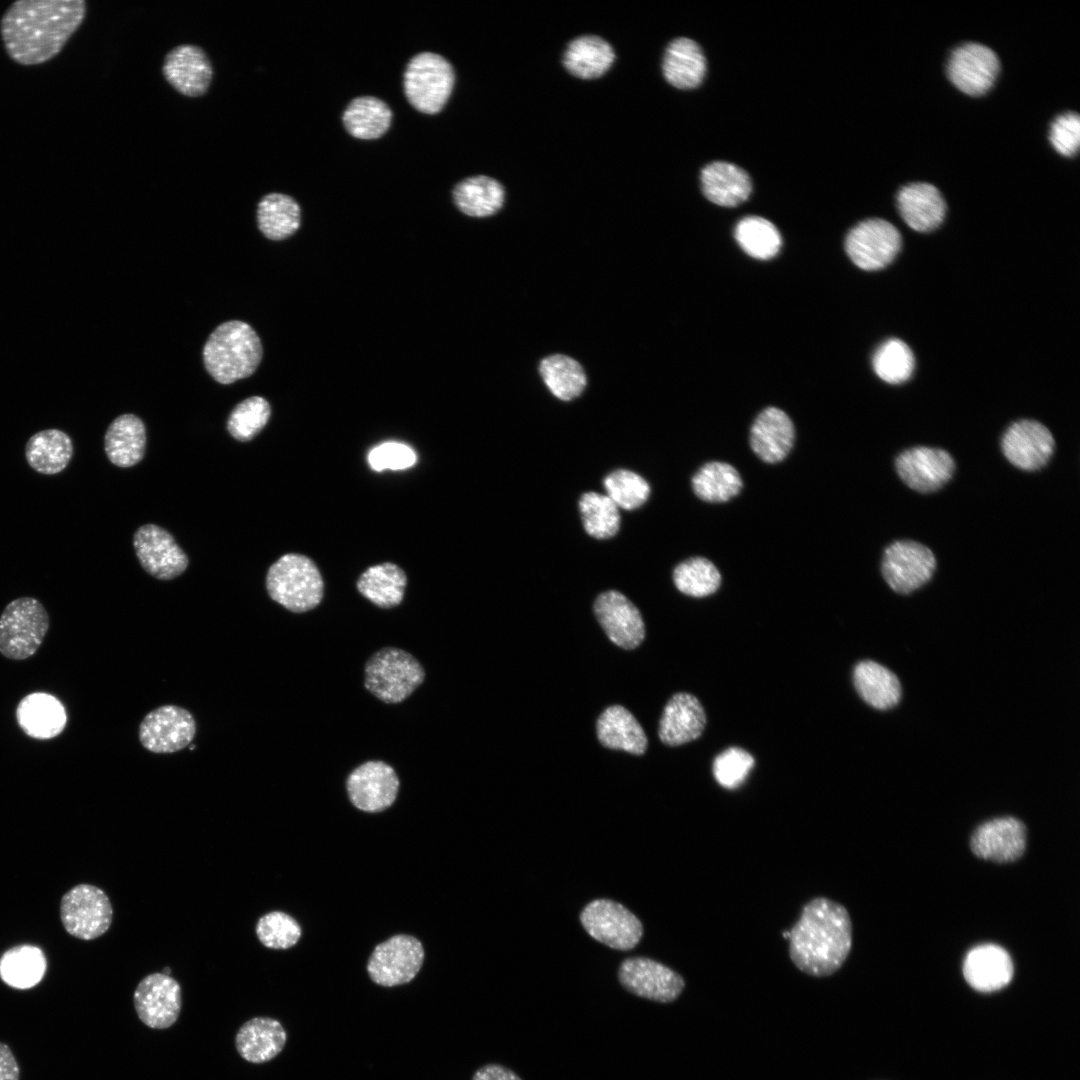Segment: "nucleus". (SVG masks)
<instances>
[{"label": "nucleus", "instance_id": "obj_1", "mask_svg": "<svg viewBox=\"0 0 1080 1080\" xmlns=\"http://www.w3.org/2000/svg\"><path fill=\"white\" fill-rule=\"evenodd\" d=\"M84 0H20L1 19L6 52L21 65H37L55 57L82 24Z\"/></svg>", "mask_w": 1080, "mask_h": 1080}, {"label": "nucleus", "instance_id": "obj_2", "mask_svg": "<svg viewBox=\"0 0 1080 1080\" xmlns=\"http://www.w3.org/2000/svg\"><path fill=\"white\" fill-rule=\"evenodd\" d=\"M788 939L790 958L799 970L811 976H829L842 966L851 950L849 912L836 901L814 898L803 907Z\"/></svg>", "mask_w": 1080, "mask_h": 1080}, {"label": "nucleus", "instance_id": "obj_3", "mask_svg": "<svg viewBox=\"0 0 1080 1080\" xmlns=\"http://www.w3.org/2000/svg\"><path fill=\"white\" fill-rule=\"evenodd\" d=\"M261 340L245 322L220 324L209 336L203 360L208 373L221 384H230L252 375L261 362Z\"/></svg>", "mask_w": 1080, "mask_h": 1080}, {"label": "nucleus", "instance_id": "obj_4", "mask_svg": "<svg viewBox=\"0 0 1080 1080\" xmlns=\"http://www.w3.org/2000/svg\"><path fill=\"white\" fill-rule=\"evenodd\" d=\"M266 589L271 599L284 608L303 613L321 602L324 585L317 566L310 558L288 553L269 568Z\"/></svg>", "mask_w": 1080, "mask_h": 1080}, {"label": "nucleus", "instance_id": "obj_5", "mask_svg": "<svg viewBox=\"0 0 1080 1080\" xmlns=\"http://www.w3.org/2000/svg\"><path fill=\"white\" fill-rule=\"evenodd\" d=\"M366 689L385 703H400L424 681L419 661L399 648L387 647L374 653L364 669Z\"/></svg>", "mask_w": 1080, "mask_h": 1080}, {"label": "nucleus", "instance_id": "obj_6", "mask_svg": "<svg viewBox=\"0 0 1080 1080\" xmlns=\"http://www.w3.org/2000/svg\"><path fill=\"white\" fill-rule=\"evenodd\" d=\"M455 83L451 63L433 52H420L408 62L403 88L408 102L419 112L436 114L446 104Z\"/></svg>", "mask_w": 1080, "mask_h": 1080}, {"label": "nucleus", "instance_id": "obj_7", "mask_svg": "<svg viewBox=\"0 0 1080 1080\" xmlns=\"http://www.w3.org/2000/svg\"><path fill=\"white\" fill-rule=\"evenodd\" d=\"M49 629L44 605L32 597L17 598L0 615V653L11 660L33 656Z\"/></svg>", "mask_w": 1080, "mask_h": 1080}, {"label": "nucleus", "instance_id": "obj_8", "mask_svg": "<svg viewBox=\"0 0 1080 1080\" xmlns=\"http://www.w3.org/2000/svg\"><path fill=\"white\" fill-rule=\"evenodd\" d=\"M60 917L65 930L81 940H93L109 929L112 904L106 893L91 884H79L61 899Z\"/></svg>", "mask_w": 1080, "mask_h": 1080}, {"label": "nucleus", "instance_id": "obj_9", "mask_svg": "<svg viewBox=\"0 0 1080 1080\" xmlns=\"http://www.w3.org/2000/svg\"><path fill=\"white\" fill-rule=\"evenodd\" d=\"M580 922L592 938L616 950H631L643 935L641 921L625 906L610 899L588 903L580 913Z\"/></svg>", "mask_w": 1080, "mask_h": 1080}, {"label": "nucleus", "instance_id": "obj_10", "mask_svg": "<svg viewBox=\"0 0 1080 1080\" xmlns=\"http://www.w3.org/2000/svg\"><path fill=\"white\" fill-rule=\"evenodd\" d=\"M936 568L933 552L912 540H899L886 547L881 571L889 587L897 593L908 594L926 584Z\"/></svg>", "mask_w": 1080, "mask_h": 1080}, {"label": "nucleus", "instance_id": "obj_11", "mask_svg": "<svg viewBox=\"0 0 1080 1080\" xmlns=\"http://www.w3.org/2000/svg\"><path fill=\"white\" fill-rule=\"evenodd\" d=\"M423 960L424 949L418 939L410 935H395L375 947L367 964V972L378 985L397 986L413 980Z\"/></svg>", "mask_w": 1080, "mask_h": 1080}, {"label": "nucleus", "instance_id": "obj_12", "mask_svg": "<svg viewBox=\"0 0 1080 1080\" xmlns=\"http://www.w3.org/2000/svg\"><path fill=\"white\" fill-rule=\"evenodd\" d=\"M901 235L890 222L871 218L858 223L846 237L845 249L852 262L863 270L887 266L901 248Z\"/></svg>", "mask_w": 1080, "mask_h": 1080}, {"label": "nucleus", "instance_id": "obj_13", "mask_svg": "<svg viewBox=\"0 0 1080 1080\" xmlns=\"http://www.w3.org/2000/svg\"><path fill=\"white\" fill-rule=\"evenodd\" d=\"M196 733L192 714L176 705L150 711L139 726L142 746L153 753H174L187 747Z\"/></svg>", "mask_w": 1080, "mask_h": 1080}, {"label": "nucleus", "instance_id": "obj_14", "mask_svg": "<svg viewBox=\"0 0 1080 1080\" xmlns=\"http://www.w3.org/2000/svg\"><path fill=\"white\" fill-rule=\"evenodd\" d=\"M618 979L630 993L661 1003L676 1000L685 986L680 974L645 957L625 959L619 967Z\"/></svg>", "mask_w": 1080, "mask_h": 1080}, {"label": "nucleus", "instance_id": "obj_15", "mask_svg": "<svg viewBox=\"0 0 1080 1080\" xmlns=\"http://www.w3.org/2000/svg\"><path fill=\"white\" fill-rule=\"evenodd\" d=\"M133 1002L139 1019L153 1029L171 1027L178 1019L182 994L180 984L170 975L152 973L137 985Z\"/></svg>", "mask_w": 1080, "mask_h": 1080}, {"label": "nucleus", "instance_id": "obj_16", "mask_svg": "<svg viewBox=\"0 0 1080 1080\" xmlns=\"http://www.w3.org/2000/svg\"><path fill=\"white\" fill-rule=\"evenodd\" d=\"M352 804L365 812H380L390 807L398 794L399 779L395 770L383 761H367L355 768L346 780Z\"/></svg>", "mask_w": 1080, "mask_h": 1080}, {"label": "nucleus", "instance_id": "obj_17", "mask_svg": "<svg viewBox=\"0 0 1080 1080\" xmlns=\"http://www.w3.org/2000/svg\"><path fill=\"white\" fill-rule=\"evenodd\" d=\"M895 467L908 487L921 493H930L940 489L951 479L955 462L944 449L918 446L900 453Z\"/></svg>", "mask_w": 1080, "mask_h": 1080}, {"label": "nucleus", "instance_id": "obj_18", "mask_svg": "<svg viewBox=\"0 0 1080 1080\" xmlns=\"http://www.w3.org/2000/svg\"><path fill=\"white\" fill-rule=\"evenodd\" d=\"M999 72V60L989 47L969 42L960 45L949 57L947 74L962 92L982 95L993 85Z\"/></svg>", "mask_w": 1080, "mask_h": 1080}, {"label": "nucleus", "instance_id": "obj_19", "mask_svg": "<svg viewBox=\"0 0 1080 1080\" xmlns=\"http://www.w3.org/2000/svg\"><path fill=\"white\" fill-rule=\"evenodd\" d=\"M133 544L142 567L155 578L170 580L187 568L188 557L162 527L141 526L134 534Z\"/></svg>", "mask_w": 1080, "mask_h": 1080}, {"label": "nucleus", "instance_id": "obj_20", "mask_svg": "<svg viewBox=\"0 0 1080 1080\" xmlns=\"http://www.w3.org/2000/svg\"><path fill=\"white\" fill-rule=\"evenodd\" d=\"M1001 447L1006 459L1015 467L1035 471L1048 463L1055 441L1043 424L1022 419L1008 427L1002 436Z\"/></svg>", "mask_w": 1080, "mask_h": 1080}, {"label": "nucleus", "instance_id": "obj_21", "mask_svg": "<svg viewBox=\"0 0 1080 1080\" xmlns=\"http://www.w3.org/2000/svg\"><path fill=\"white\" fill-rule=\"evenodd\" d=\"M594 614L608 636L624 649H634L645 638V625L638 608L622 593L610 590L594 602Z\"/></svg>", "mask_w": 1080, "mask_h": 1080}, {"label": "nucleus", "instance_id": "obj_22", "mask_svg": "<svg viewBox=\"0 0 1080 1080\" xmlns=\"http://www.w3.org/2000/svg\"><path fill=\"white\" fill-rule=\"evenodd\" d=\"M1025 825L1014 817L989 820L978 826L970 840L972 852L979 858L999 863L1013 862L1026 848Z\"/></svg>", "mask_w": 1080, "mask_h": 1080}, {"label": "nucleus", "instance_id": "obj_23", "mask_svg": "<svg viewBox=\"0 0 1080 1080\" xmlns=\"http://www.w3.org/2000/svg\"><path fill=\"white\" fill-rule=\"evenodd\" d=\"M162 70L167 82L188 97L203 95L213 76L208 55L193 44H182L171 49L165 56Z\"/></svg>", "mask_w": 1080, "mask_h": 1080}, {"label": "nucleus", "instance_id": "obj_24", "mask_svg": "<svg viewBox=\"0 0 1080 1080\" xmlns=\"http://www.w3.org/2000/svg\"><path fill=\"white\" fill-rule=\"evenodd\" d=\"M795 428L790 417L781 409L767 407L755 418L749 442L754 454L765 463L781 462L791 451Z\"/></svg>", "mask_w": 1080, "mask_h": 1080}, {"label": "nucleus", "instance_id": "obj_25", "mask_svg": "<svg viewBox=\"0 0 1080 1080\" xmlns=\"http://www.w3.org/2000/svg\"><path fill=\"white\" fill-rule=\"evenodd\" d=\"M968 984L980 992H994L1007 986L1013 978L1014 966L1009 953L995 944H982L971 949L963 963Z\"/></svg>", "mask_w": 1080, "mask_h": 1080}, {"label": "nucleus", "instance_id": "obj_26", "mask_svg": "<svg viewBox=\"0 0 1080 1080\" xmlns=\"http://www.w3.org/2000/svg\"><path fill=\"white\" fill-rule=\"evenodd\" d=\"M706 725L700 701L688 693H677L667 702L658 728L660 740L678 746L697 739Z\"/></svg>", "mask_w": 1080, "mask_h": 1080}, {"label": "nucleus", "instance_id": "obj_27", "mask_svg": "<svg viewBox=\"0 0 1080 1080\" xmlns=\"http://www.w3.org/2000/svg\"><path fill=\"white\" fill-rule=\"evenodd\" d=\"M16 720L27 736L47 740L63 732L67 714L57 697L45 692H34L24 696L18 703Z\"/></svg>", "mask_w": 1080, "mask_h": 1080}, {"label": "nucleus", "instance_id": "obj_28", "mask_svg": "<svg viewBox=\"0 0 1080 1080\" xmlns=\"http://www.w3.org/2000/svg\"><path fill=\"white\" fill-rule=\"evenodd\" d=\"M897 206L907 225L919 232L938 227L946 211L940 191L934 185L923 182L903 186L897 194Z\"/></svg>", "mask_w": 1080, "mask_h": 1080}, {"label": "nucleus", "instance_id": "obj_29", "mask_svg": "<svg viewBox=\"0 0 1080 1080\" xmlns=\"http://www.w3.org/2000/svg\"><path fill=\"white\" fill-rule=\"evenodd\" d=\"M286 1040V1031L278 1020L255 1017L239 1028L235 1047L244 1060L260 1064L275 1058L283 1050Z\"/></svg>", "mask_w": 1080, "mask_h": 1080}, {"label": "nucleus", "instance_id": "obj_30", "mask_svg": "<svg viewBox=\"0 0 1080 1080\" xmlns=\"http://www.w3.org/2000/svg\"><path fill=\"white\" fill-rule=\"evenodd\" d=\"M600 743L609 748L641 755L647 749V737L633 714L620 705L606 708L596 724Z\"/></svg>", "mask_w": 1080, "mask_h": 1080}, {"label": "nucleus", "instance_id": "obj_31", "mask_svg": "<svg viewBox=\"0 0 1080 1080\" xmlns=\"http://www.w3.org/2000/svg\"><path fill=\"white\" fill-rule=\"evenodd\" d=\"M701 185L708 200L725 207L744 202L752 189L750 177L742 168L721 161L710 163L703 168Z\"/></svg>", "mask_w": 1080, "mask_h": 1080}, {"label": "nucleus", "instance_id": "obj_32", "mask_svg": "<svg viewBox=\"0 0 1080 1080\" xmlns=\"http://www.w3.org/2000/svg\"><path fill=\"white\" fill-rule=\"evenodd\" d=\"M145 446V426L133 414L118 416L106 430L104 449L110 462L118 467H131L141 461Z\"/></svg>", "mask_w": 1080, "mask_h": 1080}, {"label": "nucleus", "instance_id": "obj_33", "mask_svg": "<svg viewBox=\"0 0 1080 1080\" xmlns=\"http://www.w3.org/2000/svg\"><path fill=\"white\" fill-rule=\"evenodd\" d=\"M615 60L612 46L596 35H582L573 39L563 53V65L567 71L581 79H596L604 75Z\"/></svg>", "mask_w": 1080, "mask_h": 1080}, {"label": "nucleus", "instance_id": "obj_34", "mask_svg": "<svg viewBox=\"0 0 1080 1080\" xmlns=\"http://www.w3.org/2000/svg\"><path fill=\"white\" fill-rule=\"evenodd\" d=\"M663 75L676 88L692 89L703 80L706 60L700 46L680 37L667 46L662 63Z\"/></svg>", "mask_w": 1080, "mask_h": 1080}, {"label": "nucleus", "instance_id": "obj_35", "mask_svg": "<svg viewBox=\"0 0 1080 1080\" xmlns=\"http://www.w3.org/2000/svg\"><path fill=\"white\" fill-rule=\"evenodd\" d=\"M73 455L70 436L59 429H45L32 435L25 446L29 466L44 475L63 471Z\"/></svg>", "mask_w": 1080, "mask_h": 1080}, {"label": "nucleus", "instance_id": "obj_36", "mask_svg": "<svg viewBox=\"0 0 1080 1080\" xmlns=\"http://www.w3.org/2000/svg\"><path fill=\"white\" fill-rule=\"evenodd\" d=\"M452 197L462 213L472 217H487L502 208L505 190L496 179L477 175L458 182L452 190Z\"/></svg>", "mask_w": 1080, "mask_h": 1080}, {"label": "nucleus", "instance_id": "obj_37", "mask_svg": "<svg viewBox=\"0 0 1080 1080\" xmlns=\"http://www.w3.org/2000/svg\"><path fill=\"white\" fill-rule=\"evenodd\" d=\"M853 681L860 697L875 709H889L900 700L901 685L898 678L877 662H859L854 668Z\"/></svg>", "mask_w": 1080, "mask_h": 1080}, {"label": "nucleus", "instance_id": "obj_38", "mask_svg": "<svg viewBox=\"0 0 1080 1080\" xmlns=\"http://www.w3.org/2000/svg\"><path fill=\"white\" fill-rule=\"evenodd\" d=\"M392 111L381 99L358 96L352 99L342 114L346 131L353 137L371 140L381 137L390 127Z\"/></svg>", "mask_w": 1080, "mask_h": 1080}, {"label": "nucleus", "instance_id": "obj_39", "mask_svg": "<svg viewBox=\"0 0 1080 1080\" xmlns=\"http://www.w3.org/2000/svg\"><path fill=\"white\" fill-rule=\"evenodd\" d=\"M406 585L405 572L391 562L369 567L357 581L358 591L380 608H392L399 605Z\"/></svg>", "mask_w": 1080, "mask_h": 1080}, {"label": "nucleus", "instance_id": "obj_40", "mask_svg": "<svg viewBox=\"0 0 1080 1080\" xmlns=\"http://www.w3.org/2000/svg\"><path fill=\"white\" fill-rule=\"evenodd\" d=\"M538 372L547 389L562 401L577 398L587 385L583 366L566 354L556 353L544 357L539 363Z\"/></svg>", "mask_w": 1080, "mask_h": 1080}, {"label": "nucleus", "instance_id": "obj_41", "mask_svg": "<svg viewBox=\"0 0 1080 1080\" xmlns=\"http://www.w3.org/2000/svg\"><path fill=\"white\" fill-rule=\"evenodd\" d=\"M301 210L294 198L283 193H269L257 206V223L262 234L271 240H283L300 226Z\"/></svg>", "mask_w": 1080, "mask_h": 1080}, {"label": "nucleus", "instance_id": "obj_42", "mask_svg": "<svg viewBox=\"0 0 1080 1080\" xmlns=\"http://www.w3.org/2000/svg\"><path fill=\"white\" fill-rule=\"evenodd\" d=\"M691 484L695 495L709 503L727 502L737 496L743 487L736 468L721 461L702 465L693 475Z\"/></svg>", "mask_w": 1080, "mask_h": 1080}, {"label": "nucleus", "instance_id": "obj_43", "mask_svg": "<svg viewBox=\"0 0 1080 1080\" xmlns=\"http://www.w3.org/2000/svg\"><path fill=\"white\" fill-rule=\"evenodd\" d=\"M43 952L32 945H19L7 950L0 958V977L9 986L29 989L37 985L46 972Z\"/></svg>", "mask_w": 1080, "mask_h": 1080}, {"label": "nucleus", "instance_id": "obj_44", "mask_svg": "<svg viewBox=\"0 0 1080 1080\" xmlns=\"http://www.w3.org/2000/svg\"><path fill=\"white\" fill-rule=\"evenodd\" d=\"M735 238L745 253L761 260L774 257L782 244L778 229L760 216L740 220L735 228Z\"/></svg>", "mask_w": 1080, "mask_h": 1080}, {"label": "nucleus", "instance_id": "obj_45", "mask_svg": "<svg viewBox=\"0 0 1080 1080\" xmlns=\"http://www.w3.org/2000/svg\"><path fill=\"white\" fill-rule=\"evenodd\" d=\"M676 588L691 597H706L720 586L721 574L709 559L692 557L679 563L673 571Z\"/></svg>", "mask_w": 1080, "mask_h": 1080}, {"label": "nucleus", "instance_id": "obj_46", "mask_svg": "<svg viewBox=\"0 0 1080 1080\" xmlns=\"http://www.w3.org/2000/svg\"><path fill=\"white\" fill-rule=\"evenodd\" d=\"M579 511L585 531L597 539L614 536L620 526L616 504L607 496L586 492L579 500Z\"/></svg>", "mask_w": 1080, "mask_h": 1080}, {"label": "nucleus", "instance_id": "obj_47", "mask_svg": "<svg viewBox=\"0 0 1080 1080\" xmlns=\"http://www.w3.org/2000/svg\"><path fill=\"white\" fill-rule=\"evenodd\" d=\"M872 364L875 373L885 382L899 384L910 378L914 369V356L906 343L889 339L876 350Z\"/></svg>", "mask_w": 1080, "mask_h": 1080}, {"label": "nucleus", "instance_id": "obj_48", "mask_svg": "<svg viewBox=\"0 0 1080 1080\" xmlns=\"http://www.w3.org/2000/svg\"><path fill=\"white\" fill-rule=\"evenodd\" d=\"M271 409L269 403L260 396L249 397L237 404L227 420V429L236 440H252L265 427Z\"/></svg>", "mask_w": 1080, "mask_h": 1080}, {"label": "nucleus", "instance_id": "obj_49", "mask_svg": "<svg viewBox=\"0 0 1080 1080\" xmlns=\"http://www.w3.org/2000/svg\"><path fill=\"white\" fill-rule=\"evenodd\" d=\"M607 496L625 510L643 505L650 494L647 481L635 472L619 469L608 474L603 481Z\"/></svg>", "mask_w": 1080, "mask_h": 1080}, {"label": "nucleus", "instance_id": "obj_50", "mask_svg": "<svg viewBox=\"0 0 1080 1080\" xmlns=\"http://www.w3.org/2000/svg\"><path fill=\"white\" fill-rule=\"evenodd\" d=\"M256 935L267 948L284 950L294 946L301 936V927L289 914L271 911L259 918Z\"/></svg>", "mask_w": 1080, "mask_h": 1080}, {"label": "nucleus", "instance_id": "obj_51", "mask_svg": "<svg viewBox=\"0 0 1080 1080\" xmlns=\"http://www.w3.org/2000/svg\"><path fill=\"white\" fill-rule=\"evenodd\" d=\"M753 766L752 755L741 748L731 747L714 759L712 771L722 787L735 789L744 782Z\"/></svg>", "mask_w": 1080, "mask_h": 1080}, {"label": "nucleus", "instance_id": "obj_52", "mask_svg": "<svg viewBox=\"0 0 1080 1080\" xmlns=\"http://www.w3.org/2000/svg\"><path fill=\"white\" fill-rule=\"evenodd\" d=\"M1049 140L1058 153L1064 156L1076 154L1080 144L1079 115L1066 112L1057 116L1050 126Z\"/></svg>", "mask_w": 1080, "mask_h": 1080}, {"label": "nucleus", "instance_id": "obj_53", "mask_svg": "<svg viewBox=\"0 0 1080 1080\" xmlns=\"http://www.w3.org/2000/svg\"><path fill=\"white\" fill-rule=\"evenodd\" d=\"M417 456L407 445L387 442L373 448L368 454L370 467L375 471L401 470L415 464Z\"/></svg>", "mask_w": 1080, "mask_h": 1080}, {"label": "nucleus", "instance_id": "obj_54", "mask_svg": "<svg viewBox=\"0 0 1080 1080\" xmlns=\"http://www.w3.org/2000/svg\"><path fill=\"white\" fill-rule=\"evenodd\" d=\"M472 1080H522L512 1070L499 1065L487 1064L479 1068L473 1075Z\"/></svg>", "mask_w": 1080, "mask_h": 1080}, {"label": "nucleus", "instance_id": "obj_55", "mask_svg": "<svg viewBox=\"0 0 1080 1080\" xmlns=\"http://www.w3.org/2000/svg\"><path fill=\"white\" fill-rule=\"evenodd\" d=\"M0 1080H19V1066L11 1049L0 1042Z\"/></svg>", "mask_w": 1080, "mask_h": 1080}, {"label": "nucleus", "instance_id": "obj_56", "mask_svg": "<svg viewBox=\"0 0 1080 1080\" xmlns=\"http://www.w3.org/2000/svg\"><path fill=\"white\" fill-rule=\"evenodd\" d=\"M162 973H163V974H165V975H170V973H171V970H170V968L166 967V968H165V969L163 970V972H162Z\"/></svg>", "mask_w": 1080, "mask_h": 1080}]
</instances>
